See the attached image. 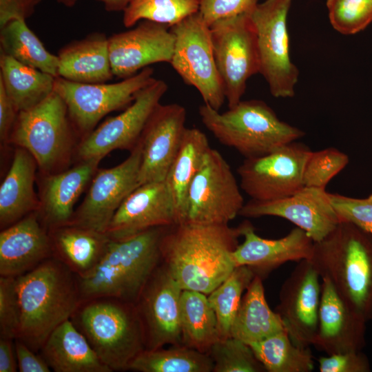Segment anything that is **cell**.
<instances>
[{
    "label": "cell",
    "instance_id": "26",
    "mask_svg": "<svg viewBox=\"0 0 372 372\" xmlns=\"http://www.w3.org/2000/svg\"><path fill=\"white\" fill-rule=\"evenodd\" d=\"M58 76L82 83H107L114 76L109 54L108 37L94 32L72 41L57 54Z\"/></svg>",
    "mask_w": 372,
    "mask_h": 372
},
{
    "label": "cell",
    "instance_id": "20",
    "mask_svg": "<svg viewBox=\"0 0 372 372\" xmlns=\"http://www.w3.org/2000/svg\"><path fill=\"white\" fill-rule=\"evenodd\" d=\"M186 109L178 103H160L141 134L139 185L165 181L186 130Z\"/></svg>",
    "mask_w": 372,
    "mask_h": 372
},
{
    "label": "cell",
    "instance_id": "34",
    "mask_svg": "<svg viewBox=\"0 0 372 372\" xmlns=\"http://www.w3.org/2000/svg\"><path fill=\"white\" fill-rule=\"evenodd\" d=\"M0 30V52L25 65L58 76L57 55L45 49L25 21H10Z\"/></svg>",
    "mask_w": 372,
    "mask_h": 372
},
{
    "label": "cell",
    "instance_id": "39",
    "mask_svg": "<svg viewBox=\"0 0 372 372\" xmlns=\"http://www.w3.org/2000/svg\"><path fill=\"white\" fill-rule=\"evenodd\" d=\"M208 354L214 363V372L266 371L251 347L234 337L218 340L211 347Z\"/></svg>",
    "mask_w": 372,
    "mask_h": 372
},
{
    "label": "cell",
    "instance_id": "48",
    "mask_svg": "<svg viewBox=\"0 0 372 372\" xmlns=\"http://www.w3.org/2000/svg\"><path fill=\"white\" fill-rule=\"evenodd\" d=\"M19 112L0 83V139L8 141Z\"/></svg>",
    "mask_w": 372,
    "mask_h": 372
},
{
    "label": "cell",
    "instance_id": "3",
    "mask_svg": "<svg viewBox=\"0 0 372 372\" xmlns=\"http://www.w3.org/2000/svg\"><path fill=\"white\" fill-rule=\"evenodd\" d=\"M311 262L320 278L328 280L340 298L372 320V236L347 221H340L313 244Z\"/></svg>",
    "mask_w": 372,
    "mask_h": 372
},
{
    "label": "cell",
    "instance_id": "9",
    "mask_svg": "<svg viewBox=\"0 0 372 372\" xmlns=\"http://www.w3.org/2000/svg\"><path fill=\"white\" fill-rule=\"evenodd\" d=\"M170 30L175 37L170 64L185 83L198 91L204 104L219 111L226 99L216 64L210 28L198 12Z\"/></svg>",
    "mask_w": 372,
    "mask_h": 372
},
{
    "label": "cell",
    "instance_id": "11",
    "mask_svg": "<svg viewBox=\"0 0 372 372\" xmlns=\"http://www.w3.org/2000/svg\"><path fill=\"white\" fill-rule=\"evenodd\" d=\"M153 74L154 70L149 66L113 83H76L57 76L54 91L65 101L76 132L85 137L107 114L130 105L155 79Z\"/></svg>",
    "mask_w": 372,
    "mask_h": 372
},
{
    "label": "cell",
    "instance_id": "15",
    "mask_svg": "<svg viewBox=\"0 0 372 372\" xmlns=\"http://www.w3.org/2000/svg\"><path fill=\"white\" fill-rule=\"evenodd\" d=\"M121 163L97 171L87 193L67 225L106 233L119 206L138 186L142 149L140 142Z\"/></svg>",
    "mask_w": 372,
    "mask_h": 372
},
{
    "label": "cell",
    "instance_id": "28",
    "mask_svg": "<svg viewBox=\"0 0 372 372\" xmlns=\"http://www.w3.org/2000/svg\"><path fill=\"white\" fill-rule=\"evenodd\" d=\"M39 353L55 372H112L70 319L50 334Z\"/></svg>",
    "mask_w": 372,
    "mask_h": 372
},
{
    "label": "cell",
    "instance_id": "23",
    "mask_svg": "<svg viewBox=\"0 0 372 372\" xmlns=\"http://www.w3.org/2000/svg\"><path fill=\"white\" fill-rule=\"evenodd\" d=\"M321 280L318 329L313 345L327 355L362 351L366 344L367 322L340 298L328 280Z\"/></svg>",
    "mask_w": 372,
    "mask_h": 372
},
{
    "label": "cell",
    "instance_id": "38",
    "mask_svg": "<svg viewBox=\"0 0 372 372\" xmlns=\"http://www.w3.org/2000/svg\"><path fill=\"white\" fill-rule=\"evenodd\" d=\"M200 0H132L123 12V23L130 28L148 20L169 27L198 12Z\"/></svg>",
    "mask_w": 372,
    "mask_h": 372
},
{
    "label": "cell",
    "instance_id": "1",
    "mask_svg": "<svg viewBox=\"0 0 372 372\" xmlns=\"http://www.w3.org/2000/svg\"><path fill=\"white\" fill-rule=\"evenodd\" d=\"M240 225L185 222L168 227L161 242L162 262L183 290L210 293L233 271L231 254Z\"/></svg>",
    "mask_w": 372,
    "mask_h": 372
},
{
    "label": "cell",
    "instance_id": "7",
    "mask_svg": "<svg viewBox=\"0 0 372 372\" xmlns=\"http://www.w3.org/2000/svg\"><path fill=\"white\" fill-rule=\"evenodd\" d=\"M74 132L65 101L54 91L18 113L8 141L30 153L45 176L61 172L70 161Z\"/></svg>",
    "mask_w": 372,
    "mask_h": 372
},
{
    "label": "cell",
    "instance_id": "10",
    "mask_svg": "<svg viewBox=\"0 0 372 372\" xmlns=\"http://www.w3.org/2000/svg\"><path fill=\"white\" fill-rule=\"evenodd\" d=\"M209 28L216 64L229 108L241 101L248 79L259 73L256 30L248 13L219 19Z\"/></svg>",
    "mask_w": 372,
    "mask_h": 372
},
{
    "label": "cell",
    "instance_id": "31",
    "mask_svg": "<svg viewBox=\"0 0 372 372\" xmlns=\"http://www.w3.org/2000/svg\"><path fill=\"white\" fill-rule=\"evenodd\" d=\"M262 280L257 275L253 278L243 294L231 327V336L249 345L285 330L278 313L268 305Z\"/></svg>",
    "mask_w": 372,
    "mask_h": 372
},
{
    "label": "cell",
    "instance_id": "49",
    "mask_svg": "<svg viewBox=\"0 0 372 372\" xmlns=\"http://www.w3.org/2000/svg\"><path fill=\"white\" fill-rule=\"evenodd\" d=\"M17 369L14 340L0 337V372H16Z\"/></svg>",
    "mask_w": 372,
    "mask_h": 372
},
{
    "label": "cell",
    "instance_id": "46",
    "mask_svg": "<svg viewBox=\"0 0 372 372\" xmlns=\"http://www.w3.org/2000/svg\"><path fill=\"white\" fill-rule=\"evenodd\" d=\"M41 1L0 0V28L12 21H26Z\"/></svg>",
    "mask_w": 372,
    "mask_h": 372
},
{
    "label": "cell",
    "instance_id": "24",
    "mask_svg": "<svg viewBox=\"0 0 372 372\" xmlns=\"http://www.w3.org/2000/svg\"><path fill=\"white\" fill-rule=\"evenodd\" d=\"M52 257L48 230L37 212L31 213L0 233V276L18 277Z\"/></svg>",
    "mask_w": 372,
    "mask_h": 372
},
{
    "label": "cell",
    "instance_id": "51",
    "mask_svg": "<svg viewBox=\"0 0 372 372\" xmlns=\"http://www.w3.org/2000/svg\"><path fill=\"white\" fill-rule=\"evenodd\" d=\"M59 3L68 6V7H72L73 6L76 1L79 0H56Z\"/></svg>",
    "mask_w": 372,
    "mask_h": 372
},
{
    "label": "cell",
    "instance_id": "21",
    "mask_svg": "<svg viewBox=\"0 0 372 372\" xmlns=\"http://www.w3.org/2000/svg\"><path fill=\"white\" fill-rule=\"evenodd\" d=\"M174 225V206L165 182H150L138 186L126 197L106 234L112 240H121L151 228Z\"/></svg>",
    "mask_w": 372,
    "mask_h": 372
},
{
    "label": "cell",
    "instance_id": "22",
    "mask_svg": "<svg viewBox=\"0 0 372 372\" xmlns=\"http://www.w3.org/2000/svg\"><path fill=\"white\" fill-rule=\"evenodd\" d=\"M240 226L244 240L231 254L234 263L236 267H249L262 279L285 262L309 260L311 256L314 242L299 227L280 238L267 239L258 236L249 221Z\"/></svg>",
    "mask_w": 372,
    "mask_h": 372
},
{
    "label": "cell",
    "instance_id": "27",
    "mask_svg": "<svg viewBox=\"0 0 372 372\" xmlns=\"http://www.w3.org/2000/svg\"><path fill=\"white\" fill-rule=\"evenodd\" d=\"M37 167V162L30 153L17 147L10 167L0 186L1 229L39 211L40 199L34 189Z\"/></svg>",
    "mask_w": 372,
    "mask_h": 372
},
{
    "label": "cell",
    "instance_id": "8",
    "mask_svg": "<svg viewBox=\"0 0 372 372\" xmlns=\"http://www.w3.org/2000/svg\"><path fill=\"white\" fill-rule=\"evenodd\" d=\"M291 1L265 0L248 13L256 34L259 73L276 98L293 97L299 76L289 55L287 16Z\"/></svg>",
    "mask_w": 372,
    "mask_h": 372
},
{
    "label": "cell",
    "instance_id": "40",
    "mask_svg": "<svg viewBox=\"0 0 372 372\" xmlns=\"http://www.w3.org/2000/svg\"><path fill=\"white\" fill-rule=\"evenodd\" d=\"M329 21L340 34L351 35L372 22V0H327Z\"/></svg>",
    "mask_w": 372,
    "mask_h": 372
},
{
    "label": "cell",
    "instance_id": "32",
    "mask_svg": "<svg viewBox=\"0 0 372 372\" xmlns=\"http://www.w3.org/2000/svg\"><path fill=\"white\" fill-rule=\"evenodd\" d=\"M56 77L0 53V83L16 109H30L54 92Z\"/></svg>",
    "mask_w": 372,
    "mask_h": 372
},
{
    "label": "cell",
    "instance_id": "45",
    "mask_svg": "<svg viewBox=\"0 0 372 372\" xmlns=\"http://www.w3.org/2000/svg\"><path fill=\"white\" fill-rule=\"evenodd\" d=\"M320 372H369V360L362 351L327 355L318 360Z\"/></svg>",
    "mask_w": 372,
    "mask_h": 372
},
{
    "label": "cell",
    "instance_id": "43",
    "mask_svg": "<svg viewBox=\"0 0 372 372\" xmlns=\"http://www.w3.org/2000/svg\"><path fill=\"white\" fill-rule=\"evenodd\" d=\"M329 197L341 221L351 223L372 236V200L331 193Z\"/></svg>",
    "mask_w": 372,
    "mask_h": 372
},
{
    "label": "cell",
    "instance_id": "33",
    "mask_svg": "<svg viewBox=\"0 0 372 372\" xmlns=\"http://www.w3.org/2000/svg\"><path fill=\"white\" fill-rule=\"evenodd\" d=\"M182 344L208 353L220 340L216 316L207 295L192 290H183L180 296Z\"/></svg>",
    "mask_w": 372,
    "mask_h": 372
},
{
    "label": "cell",
    "instance_id": "13",
    "mask_svg": "<svg viewBox=\"0 0 372 372\" xmlns=\"http://www.w3.org/2000/svg\"><path fill=\"white\" fill-rule=\"evenodd\" d=\"M311 151L297 141L268 154L245 158L237 172L240 188L252 200H273L289 196L303 185V171Z\"/></svg>",
    "mask_w": 372,
    "mask_h": 372
},
{
    "label": "cell",
    "instance_id": "19",
    "mask_svg": "<svg viewBox=\"0 0 372 372\" xmlns=\"http://www.w3.org/2000/svg\"><path fill=\"white\" fill-rule=\"evenodd\" d=\"M130 30L108 37L109 54L113 75L126 79L149 65L170 63L175 37L170 27L142 20Z\"/></svg>",
    "mask_w": 372,
    "mask_h": 372
},
{
    "label": "cell",
    "instance_id": "36",
    "mask_svg": "<svg viewBox=\"0 0 372 372\" xmlns=\"http://www.w3.org/2000/svg\"><path fill=\"white\" fill-rule=\"evenodd\" d=\"M269 372H311L313 357L309 347L296 344L285 330L249 345Z\"/></svg>",
    "mask_w": 372,
    "mask_h": 372
},
{
    "label": "cell",
    "instance_id": "35",
    "mask_svg": "<svg viewBox=\"0 0 372 372\" xmlns=\"http://www.w3.org/2000/svg\"><path fill=\"white\" fill-rule=\"evenodd\" d=\"M213 369L208 353L183 344L145 349L129 366V370L139 372H211Z\"/></svg>",
    "mask_w": 372,
    "mask_h": 372
},
{
    "label": "cell",
    "instance_id": "6",
    "mask_svg": "<svg viewBox=\"0 0 372 372\" xmlns=\"http://www.w3.org/2000/svg\"><path fill=\"white\" fill-rule=\"evenodd\" d=\"M198 111L204 126L214 137L245 158L268 154L304 135L301 130L280 120L260 100L240 101L225 112L205 104Z\"/></svg>",
    "mask_w": 372,
    "mask_h": 372
},
{
    "label": "cell",
    "instance_id": "37",
    "mask_svg": "<svg viewBox=\"0 0 372 372\" xmlns=\"http://www.w3.org/2000/svg\"><path fill=\"white\" fill-rule=\"evenodd\" d=\"M247 266L235 267L230 275L207 295L218 322L220 339L231 336V327L244 293L255 276Z\"/></svg>",
    "mask_w": 372,
    "mask_h": 372
},
{
    "label": "cell",
    "instance_id": "17",
    "mask_svg": "<svg viewBox=\"0 0 372 372\" xmlns=\"http://www.w3.org/2000/svg\"><path fill=\"white\" fill-rule=\"evenodd\" d=\"M320 277L309 260H302L282 283L276 312L297 345H313L318 329Z\"/></svg>",
    "mask_w": 372,
    "mask_h": 372
},
{
    "label": "cell",
    "instance_id": "41",
    "mask_svg": "<svg viewBox=\"0 0 372 372\" xmlns=\"http://www.w3.org/2000/svg\"><path fill=\"white\" fill-rule=\"evenodd\" d=\"M349 163V156L334 147L311 152L303 171L304 187L325 188Z\"/></svg>",
    "mask_w": 372,
    "mask_h": 372
},
{
    "label": "cell",
    "instance_id": "4",
    "mask_svg": "<svg viewBox=\"0 0 372 372\" xmlns=\"http://www.w3.org/2000/svg\"><path fill=\"white\" fill-rule=\"evenodd\" d=\"M167 227H154L127 238L111 239L96 267L84 277L76 276L81 300L111 297L135 304L162 262L161 242Z\"/></svg>",
    "mask_w": 372,
    "mask_h": 372
},
{
    "label": "cell",
    "instance_id": "52",
    "mask_svg": "<svg viewBox=\"0 0 372 372\" xmlns=\"http://www.w3.org/2000/svg\"><path fill=\"white\" fill-rule=\"evenodd\" d=\"M369 200H372V194L367 197Z\"/></svg>",
    "mask_w": 372,
    "mask_h": 372
},
{
    "label": "cell",
    "instance_id": "2",
    "mask_svg": "<svg viewBox=\"0 0 372 372\" xmlns=\"http://www.w3.org/2000/svg\"><path fill=\"white\" fill-rule=\"evenodd\" d=\"M16 279L21 310L17 338L39 353L50 334L79 305L77 276L52 257Z\"/></svg>",
    "mask_w": 372,
    "mask_h": 372
},
{
    "label": "cell",
    "instance_id": "44",
    "mask_svg": "<svg viewBox=\"0 0 372 372\" xmlns=\"http://www.w3.org/2000/svg\"><path fill=\"white\" fill-rule=\"evenodd\" d=\"M258 0H200L199 13L207 25L216 21L250 12Z\"/></svg>",
    "mask_w": 372,
    "mask_h": 372
},
{
    "label": "cell",
    "instance_id": "16",
    "mask_svg": "<svg viewBox=\"0 0 372 372\" xmlns=\"http://www.w3.org/2000/svg\"><path fill=\"white\" fill-rule=\"evenodd\" d=\"M182 291L161 262L135 303L143 329L145 349L182 344Z\"/></svg>",
    "mask_w": 372,
    "mask_h": 372
},
{
    "label": "cell",
    "instance_id": "5",
    "mask_svg": "<svg viewBox=\"0 0 372 372\" xmlns=\"http://www.w3.org/2000/svg\"><path fill=\"white\" fill-rule=\"evenodd\" d=\"M112 371L129 370L145 349L135 304L111 297L81 300L70 318Z\"/></svg>",
    "mask_w": 372,
    "mask_h": 372
},
{
    "label": "cell",
    "instance_id": "30",
    "mask_svg": "<svg viewBox=\"0 0 372 372\" xmlns=\"http://www.w3.org/2000/svg\"><path fill=\"white\" fill-rule=\"evenodd\" d=\"M210 147L204 132L198 128H186L178 152L165 180L173 200L176 224L186 220L188 191Z\"/></svg>",
    "mask_w": 372,
    "mask_h": 372
},
{
    "label": "cell",
    "instance_id": "25",
    "mask_svg": "<svg viewBox=\"0 0 372 372\" xmlns=\"http://www.w3.org/2000/svg\"><path fill=\"white\" fill-rule=\"evenodd\" d=\"M101 161H81L71 169L45 176L37 214L48 230L70 221L74 206L97 172Z\"/></svg>",
    "mask_w": 372,
    "mask_h": 372
},
{
    "label": "cell",
    "instance_id": "18",
    "mask_svg": "<svg viewBox=\"0 0 372 372\" xmlns=\"http://www.w3.org/2000/svg\"><path fill=\"white\" fill-rule=\"evenodd\" d=\"M240 216L246 218L277 216L293 223L318 242L341 221L325 188L303 187L293 194L273 200L251 199L242 207Z\"/></svg>",
    "mask_w": 372,
    "mask_h": 372
},
{
    "label": "cell",
    "instance_id": "29",
    "mask_svg": "<svg viewBox=\"0 0 372 372\" xmlns=\"http://www.w3.org/2000/svg\"><path fill=\"white\" fill-rule=\"evenodd\" d=\"M48 233L52 257L80 278L96 267L111 240L106 233L70 225L49 229Z\"/></svg>",
    "mask_w": 372,
    "mask_h": 372
},
{
    "label": "cell",
    "instance_id": "50",
    "mask_svg": "<svg viewBox=\"0 0 372 372\" xmlns=\"http://www.w3.org/2000/svg\"><path fill=\"white\" fill-rule=\"evenodd\" d=\"M109 12L123 11L132 0H96Z\"/></svg>",
    "mask_w": 372,
    "mask_h": 372
},
{
    "label": "cell",
    "instance_id": "42",
    "mask_svg": "<svg viewBox=\"0 0 372 372\" xmlns=\"http://www.w3.org/2000/svg\"><path fill=\"white\" fill-rule=\"evenodd\" d=\"M21 324L17 279L0 276V337L16 339Z\"/></svg>",
    "mask_w": 372,
    "mask_h": 372
},
{
    "label": "cell",
    "instance_id": "12",
    "mask_svg": "<svg viewBox=\"0 0 372 372\" xmlns=\"http://www.w3.org/2000/svg\"><path fill=\"white\" fill-rule=\"evenodd\" d=\"M245 203L229 165L218 151L210 147L190 185L185 222L229 224Z\"/></svg>",
    "mask_w": 372,
    "mask_h": 372
},
{
    "label": "cell",
    "instance_id": "47",
    "mask_svg": "<svg viewBox=\"0 0 372 372\" xmlns=\"http://www.w3.org/2000/svg\"><path fill=\"white\" fill-rule=\"evenodd\" d=\"M14 349L20 372H50V367L43 356L32 350L22 340L14 339Z\"/></svg>",
    "mask_w": 372,
    "mask_h": 372
},
{
    "label": "cell",
    "instance_id": "14",
    "mask_svg": "<svg viewBox=\"0 0 372 372\" xmlns=\"http://www.w3.org/2000/svg\"><path fill=\"white\" fill-rule=\"evenodd\" d=\"M167 88L165 81L154 79L123 112L108 118L83 137L76 150L80 161L102 160L115 149L131 151Z\"/></svg>",
    "mask_w": 372,
    "mask_h": 372
}]
</instances>
